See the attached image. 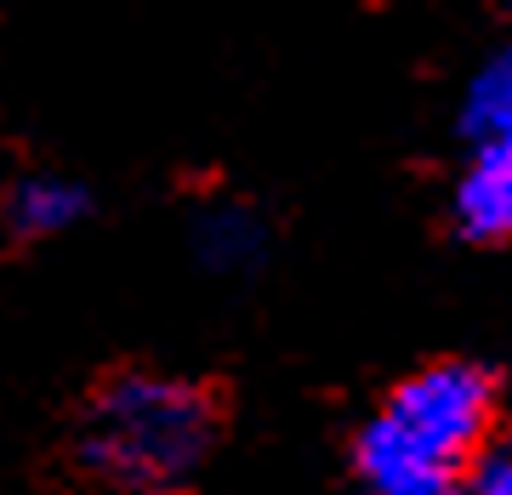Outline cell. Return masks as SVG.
Here are the masks:
<instances>
[{
	"instance_id": "cell-1",
	"label": "cell",
	"mask_w": 512,
	"mask_h": 495,
	"mask_svg": "<svg viewBox=\"0 0 512 495\" xmlns=\"http://www.w3.org/2000/svg\"><path fill=\"white\" fill-rule=\"evenodd\" d=\"M495 382L467 359L416 370L365 422L353 461L365 495H456L467 461L490 439Z\"/></svg>"
},
{
	"instance_id": "cell-2",
	"label": "cell",
	"mask_w": 512,
	"mask_h": 495,
	"mask_svg": "<svg viewBox=\"0 0 512 495\" xmlns=\"http://www.w3.org/2000/svg\"><path fill=\"white\" fill-rule=\"evenodd\" d=\"M211 393L165 370H120L80 422V461L120 490H165L211 456Z\"/></svg>"
},
{
	"instance_id": "cell-3",
	"label": "cell",
	"mask_w": 512,
	"mask_h": 495,
	"mask_svg": "<svg viewBox=\"0 0 512 495\" xmlns=\"http://www.w3.org/2000/svg\"><path fill=\"white\" fill-rule=\"evenodd\" d=\"M456 228L467 239L512 234V143H473V160L456 183Z\"/></svg>"
},
{
	"instance_id": "cell-4",
	"label": "cell",
	"mask_w": 512,
	"mask_h": 495,
	"mask_svg": "<svg viewBox=\"0 0 512 495\" xmlns=\"http://www.w3.org/2000/svg\"><path fill=\"white\" fill-rule=\"evenodd\" d=\"M188 239H194V257L222 279L251 274L256 262L268 257V222H262V211H251V205H239V200L200 205Z\"/></svg>"
},
{
	"instance_id": "cell-5",
	"label": "cell",
	"mask_w": 512,
	"mask_h": 495,
	"mask_svg": "<svg viewBox=\"0 0 512 495\" xmlns=\"http://www.w3.org/2000/svg\"><path fill=\"white\" fill-rule=\"evenodd\" d=\"M92 211V194L63 177V171H29L18 183L6 188V205L0 217L18 239H52V234H69L74 222Z\"/></svg>"
},
{
	"instance_id": "cell-6",
	"label": "cell",
	"mask_w": 512,
	"mask_h": 495,
	"mask_svg": "<svg viewBox=\"0 0 512 495\" xmlns=\"http://www.w3.org/2000/svg\"><path fill=\"white\" fill-rule=\"evenodd\" d=\"M461 126L473 143H512V40H501L467 80Z\"/></svg>"
},
{
	"instance_id": "cell-7",
	"label": "cell",
	"mask_w": 512,
	"mask_h": 495,
	"mask_svg": "<svg viewBox=\"0 0 512 495\" xmlns=\"http://www.w3.org/2000/svg\"><path fill=\"white\" fill-rule=\"evenodd\" d=\"M456 495H512V450H484L467 461Z\"/></svg>"
}]
</instances>
